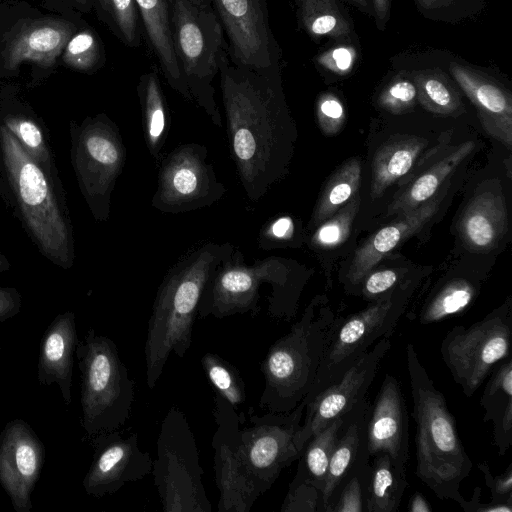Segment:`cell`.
<instances>
[{
  "label": "cell",
  "mask_w": 512,
  "mask_h": 512,
  "mask_svg": "<svg viewBox=\"0 0 512 512\" xmlns=\"http://www.w3.org/2000/svg\"><path fill=\"white\" fill-rule=\"evenodd\" d=\"M512 304L504 302L466 327L456 325L440 345V354L454 382L471 397L493 369L511 357Z\"/></svg>",
  "instance_id": "8fae6325"
},
{
  "label": "cell",
  "mask_w": 512,
  "mask_h": 512,
  "mask_svg": "<svg viewBox=\"0 0 512 512\" xmlns=\"http://www.w3.org/2000/svg\"><path fill=\"white\" fill-rule=\"evenodd\" d=\"M305 400L288 413L258 415L248 410L250 423L240 430V451L244 466L262 495L281 471L301 455L296 436L305 411Z\"/></svg>",
  "instance_id": "5bb4252c"
},
{
  "label": "cell",
  "mask_w": 512,
  "mask_h": 512,
  "mask_svg": "<svg viewBox=\"0 0 512 512\" xmlns=\"http://www.w3.org/2000/svg\"><path fill=\"white\" fill-rule=\"evenodd\" d=\"M234 249L228 242L203 243L182 256L164 276L153 302L144 346L149 389L156 386L172 353L183 358L189 350L205 286Z\"/></svg>",
  "instance_id": "3957f363"
},
{
  "label": "cell",
  "mask_w": 512,
  "mask_h": 512,
  "mask_svg": "<svg viewBox=\"0 0 512 512\" xmlns=\"http://www.w3.org/2000/svg\"><path fill=\"white\" fill-rule=\"evenodd\" d=\"M417 100L423 108L438 115H455L462 110L458 92L448 79L434 70L414 74Z\"/></svg>",
  "instance_id": "74e56055"
},
{
  "label": "cell",
  "mask_w": 512,
  "mask_h": 512,
  "mask_svg": "<svg viewBox=\"0 0 512 512\" xmlns=\"http://www.w3.org/2000/svg\"><path fill=\"white\" fill-rule=\"evenodd\" d=\"M391 345L390 337L380 339L335 383L314 397L304 399L306 402L304 416L296 436V445L301 452L312 435L335 418L346 414L367 397L380 363Z\"/></svg>",
  "instance_id": "e0dca14e"
},
{
  "label": "cell",
  "mask_w": 512,
  "mask_h": 512,
  "mask_svg": "<svg viewBox=\"0 0 512 512\" xmlns=\"http://www.w3.org/2000/svg\"><path fill=\"white\" fill-rule=\"evenodd\" d=\"M0 123L37 163L59 177L49 132L32 111L6 105L0 109Z\"/></svg>",
  "instance_id": "f546056e"
},
{
  "label": "cell",
  "mask_w": 512,
  "mask_h": 512,
  "mask_svg": "<svg viewBox=\"0 0 512 512\" xmlns=\"http://www.w3.org/2000/svg\"><path fill=\"white\" fill-rule=\"evenodd\" d=\"M226 191L208 160L207 148L185 143L162 160L151 206L162 213L192 212L213 205Z\"/></svg>",
  "instance_id": "4fadbf2b"
},
{
  "label": "cell",
  "mask_w": 512,
  "mask_h": 512,
  "mask_svg": "<svg viewBox=\"0 0 512 512\" xmlns=\"http://www.w3.org/2000/svg\"><path fill=\"white\" fill-rule=\"evenodd\" d=\"M101 57L99 42L89 30H83L70 37L64 48V62L77 70H92Z\"/></svg>",
  "instance_id": "b9f144b4"
},
{
  "label": "cell",
  "mask_w": 512,
  "mask_h": 512,
  "mask_svg": "<svg viewBox=\"0 0 512 512\" xmlns=\"http://www.w3.org/2000/svg\"><path fill=\"white\" fill-rule=\"evenodd\" d=\"M295 235V223L290 216H281L267 222L258 235V246L270 250L292 240Z\"/></svg>",
  "instance_id": "7dc6e473"
},
{
  "label": "cell",
  "mask_w": 512,
  "mask_h": 512,
  "mask_svg": "<svg viewBox=\"0 0 512 512\" xmlns=\"http://www.w3.org/2000/svg\"><path fill=\"white\" fill-rule=\"evenodd\" d=\"M78 343L75 314H58L46 328L40 346L37 378L40 385H58L63 402H72V376Z\"/></svg>",
  "instance_id": "7402d4cb"
},
{
  "label": "cell",
  "mask_w": 512,
  "mask_h": 512,
  "mask_svg": "<svg viewBox=\"0 0 512 512\" xmlns=\"http://www.w3.org/2000/svg\"><path fill=\"white\" fill-rule=\"evenodd\" d=\"M44 459V444L26 421L6 423L0 433V484L16 512L32 510V493Z\"/></svg>",
  "instance_id": "d6986e66"
},
{
  "label": "cell",
  "mask_w": 512,
  "mask_h": 512,
  "mask_svg": "<svg viewBox=\"0 0 512 512\" xmlns=\"http://www.w3.org/2000/svg\"><path fill=\"white\" fill-rule=\"evenodd\" d=\"M450 73L475 106L485 131L508 149L512 147V98L496 81L458 63Z\"/></svg>",
  "instance_id": "44dd1931"
},
{
  "label": "cell",
  "mask_w": 512,
  "mask_h": 512,
  "mask_svg": "<svg viewBox=\"0 0 512 512\" xmlns=\"http://www.w3.org/2000/svg\"><path fill=\"white\" fill-rule=\"evenodd\" d=\"M70 156L79 190L94 218L110 217L111 196L123 171L126 148L118 126L107 115L70 124Z\"/></svg>",
  "instance_id": "30bf717a"
},
{
  "label": "cell",
  "mask_w": 512,
  "mask_h": 512,
  "mask_svg": "<svg viewBox=\"0 0 512 512\" xmlns=\"http://www.w3.org/2000/svg\"><path fill=\"white\" fill-rule=\"evenodd\" d=\"M201 364L216 393L235 409L245 402V384L235 366L212 352H207L202 356Z\"/></svg>",
  "instance_id": "f35d334b"
},
{
  "label": "cell",
  "mask_w": 512,
  "mask_h": 512,
  "mask_svg": "<svg viewBox=\"0 0 512 512\" xmlns=\"http://www.w3.org/2000/svg\"><path fill=\"white\" fill-rule=\"evenodd\" d=\"M81 426L88 440L119 430L130 417L135 381L129 377L115 342L90 328L78 341Z\"/></svg>",
  "instance_id": "52a82bcc"
},
{
  "label": "cell",
  "mask_w": 512,
  "mask_h": 512,
  "mask_svg": "<svg viewBox=\"0 0 512 512\" xmlns=\"http://www.w3.org/2000/svg\"><path fill=\"white\" fill-rule=\"evenodd\" d=\"M406 300L394 290L344 319H336L308 400L335 383L368 348L391 337Z\"/></svg>",
  "instance_id": "7c38bea8"
},
{
  "label": "cell",
  "mask_w": 512,
  "mask_h": 512,
  "mask_svg": "<svg viewBox=\"0 0 512 512\" xmlns=\"http://www.w3.org/2000/svg\"><path fill=\"white\" fill-rule=\"evenodd\" d=\"M99 4L101 5V7L107 11L108 13H110V2L109 0H98Z\"/></svg>",
  "instance_id": "91938a15"
},
{
  "label": "cell",
  "mask_w": 512,
  "mask_h": 512,
  "mask_svg": "<svg viewBox=\"0 0 512 512\" xmlns=\"http://www.w3.org/2000/svg\"><path fill=\"white\" fill-rule=\"evenodd\" d=\"M1 351H2V345L0 344V354H1Z\"/></svg>",
  "instance_id": "6125c7cd"
},
{
  "label": "cell",
  "mask_w": 512,
  "mask_h": 512,
  "mask_svg": "<svg viewBox=\"0 0 512 512\" xmlns=\"http://www.w3.org/2000/svg\"><path fill=\"white\" fill-rule=\"evenodd\" d=\"M477 466L483 474L486 486L490 490L491 499L512 498V463L507 466L503 473L496 476L492 474L487 463H478Z\"/></svg>",
  "instance_id": "681fc988"
},
{
  "label": "cell",
  "mask_w": 512,
  "mask_h": 512,
  "mask_svg": "<svg viewBox=\"0 0 512 512\" xmlns=\"http://www.w3.org/2000/svg\"><path fill=\"white\" fill-rule=\"evenodd\" d=\"M216 430L212 438L218 512H248L261 496L250 478L240 451L241 419L221 395H214Z\"/></svg>",
  "instance_id": "2e32d148"
},
{
  "label": "cell",
  "mask_w": 512,
  "mask_h": 512,
  "mask_svg": "<svg viewBox=\"0 0 512 512\" xmlns=\"http://www.w3.org/2000/svg\"><path fill=\"white\" fill-rule=\"evenodd\" d=\"M317 119L324 134L338 133L345 121V110L339 98L332 93L322 94L317 102Z\"/></svg>",
  "instance_id": "bcb514c9"
},
{
  "label": "cell",
  "mask_w": 512,
  "mask_h": 512,
  "mask_svg": "<svg viewBox=\"0 0 512 512\" xmlns=\"http://www.w3.org/2000/svg\"><path fill=\"white\" fill-rule=\"evenodd\" d=\"M137 93L142 110L146 146L150 155L159 160L167 137L168 114L157 74H143L139 79Z\"/></svg>",
  "instance_id": "d6a6232c"
},
{
  "label": "cell",
  "mask_w": 512,
  "mask_h": 512,
  "mask_svg": "<svg viewBox=\"0 0 512 512\" xmlns=\"http://www.w3.org/2000/svg\"><path fill=\"white\" fill-rule=\"evenodd\" d=\"M367 444L370 457L378 452L389 454L398 468L406 471L409 459V416L405 397L398 380L387 373L367 423Z\"/></svg>",
  "instance_id": "ffe728a7"
},
{
  "label": "cell",
  "mask_w": 512,
  "mask_h": 512,
  "mask_svg": "<svg viewBox=\"0 0 512 512\" xmlns=\"http://www.w3.org/2000/svg\"><path fill=\"white\" fill-rule=\"evenodd\" d=\"M408 510L411 512H431L432 508L420 492H415L410 499Z\"/></svg>",
  "instance_id": "9f6ffc18"
},
{
  "label": "cell",
  "mask_w": 512,
  "mask_h": 512,
  "mask_svg": "<svg viewBox=\"0 0 512 512\" xmlns=\"http://www.w3.org/2000/svg\"><path fill=\"white\" fill-rule=\"evenodd\" d=\"M480 487H475L472 499L466 500L460 507L465 512H512V498L494 500L491 499L488 503L481 502Z\"/></svg>",
  "instance_id": "816d5d0a"
},
{
  "label": "cell",
  "mask_w": 512,
  "mask_h": 512,
  "mask_svg": "<svg viewBox=\"0 0 512 512\" xmlns=\"http://www.w3.org/2000/svg\"><path fill=\"white\" fill-rule=\"evenodd\" d=\"M370 460V457H365L352 469L338 490L330 512H365L364 495Z\"/></svg>",
  "instance_id": "60d3db41"
},
{
  "label": "cell",
  "mask_w": 512,
  "mask_h": 512,
  "mask_svg": "<svg viewBox=\"0 0 512 512\" xmlns=\"http://www.w3.org/2000/svg\"><path fill=\"white\" fill-rule=\"evenodd\" d=\"M406 363L415 422V474L436 497L461 506L466 499L460 487L472 470V460L443 393L435 386L412 343L406 346Z\"/></svg>",
  "instance_id": "277c9868"
},
{
  "label": "cell",
  "mask_w": 512,
  "mask_h": 512,
  "mask_svg": "<svg viewBox=\"0 0 512 512\" xmlns=\"http://www.w3.org/2000/svg\"><path fill=\"white\" fill-rule=\"evenodd\" d=\"M22 306L20 292L14 287H0V322L16 316Z\"/></svg>",
  "instance_id": "f5cc1de1"
},
{
  "label": "cell",
  "mask_w": 512,
  "mask_h": 512,
  "mask_svg": "<svg viewBox=\"0 0 512 512\" xmlns=\"http://www.w3.org/2000/svg\"><path fill=\"white\" fill-rule=\"evenodd\" d=\"M0 195L41 255L70 269L73 225L59 177L47 172L0 123Z\"/></svg>",
  "instance_id": "7a4b0ae2"
},
{
  "label": "cell",
  "mask_w": 512,
  "mask_h": 512,
  "mask_svg": "<svg viewBox=\"0 0 512 512\" xmlns=\"http://www.w3.org/2000/svg\"><path fill=\"white\" fill-rule=\"evenodd\" d=\"M74 26L59 19H39L23 25L4 51V64L15 69L23 61H33L43 67L55 64L64 50Z\"/></svg>",
  "instance_id": "d4e9b609"
},
{
  "label": "cell",
  "mask_w": 512,
  "mask_h": 512,
  "mask_svg": "<svg viewBox=\"0 0 512 512\" xmlns=\"http://www.w3.org/2000/svg\"><path fill=\"white\" fill-rule=\"evenodd\" d=\"M77 3H79V0H75Z\"/></svg>",
  "instance_id": "be15d7a7"
},
{
  "label": "cell",
  "mask_w": 512,
  "mask_h": 512,
  "mask_svg": "<svg viewBox=\"0 0 512 512\" xmlns=\"http://www.w3.org/2000/svg\"><path fill=\"white\" fill-rule=\"evenodd\" d=\"M293 266L286 259L270 256L248 264L236 247L207 282L198 305L199 319H217L235 314L256 316L263 285H271L274 297L267 309L274 319L290 320L297 310L296 284Z\"/></svg>",
  "instance_id": "8992f818"
},
{
  "label": "cell",
  "mask_w": 512,
  "mask_h": 512,
  "mask_svg": "<svg viewBox=\"0 0 512 512\" xmlns=\"http://www.w3.org/2000/svg\"><path fill=\"white\" fill-rule=\"evenodd\" d=\"M365 487V512H397L408 487L406 471L396 466L386 452L371 457Z\"/></svg>",
  "instance_id": "4dcf8cb0"
},
{
  "label": "cell",
  "mask_w": 512,
  "mask_h": 512,
  "mask_svg": "<svg viewBox=\"0 0 512 512\" xmlns=\"http://www.w3.org/2000/svg\"><path fill=\"white\" fill-rule=\"evenodd\" d=\"M86 3H87V0H79V4H81V5H86Z\"/></svg>",
  "instance_id": "94428289"
},
{
  "label": "cell",
  "mask_w": 512,
  "mask_h": 512,
  "mask_svg": "<svg viewBox=\"0 0 512 512\" xmlns=\"http://www.w3.org/2000/svg\"><path fill=\"white\" fill-rule=\"evenodd\" d=\"M135 4L167 83L183 98L192 101L176 57L166 1L135 0Z\"/></svg>",
  "instance_id": "4316f807"
},
{
  "label": "cell",
  "mask_w": 512,
  "mask_h": 512,
  "mask_svg": "<svg viewBox=\"0 0 512 512\" xmlns=\"http://www.w3.org/2000/svg\"><path fill=\"white\" fill-rule=\"evenodd\" d=\"M363 12L371 13V8L367 0H348Z\"/></svg>",
  "instance_id": "6f0895ef"
},
{
  "label": "cell",
  "mask_w": 512,
  "mask_h": 512,
  "mask_svg": "<svg viewBox=\"0 0 512 512\" xmlns=\"http://www.w3.org/2000/svg\"><path fill=\"white\" fill-rule=\"evenodd\" d=\"M398 274L391 269H384L368 274L362 282L361 294L366 300H377L394 289Z\"/></svg>",
  "instance_id": "c3c4849f"
},
{
  "label": "cell",
  "mask_w": 512,
  "mask_h": 512,
  "mask_svg": "<svg viewBox=\"0 0 512 512\" xmlns=\"http://www.w3.org/2000/svg\"><path fill=\"white\" fill-rule=\"evenodd\" d=\"M299 23L313 38H345L351 22L336 0H294Z\"/></svg>",
  "instance_id": "d590c367"
},
{
  "label": "cell",
  "mask_w": 512,
  "mask_h": 512,
  "mask_svg": "<svg viewBox=\"0 0 512 512\" xmlns=\"http://www.w3.org/2000/svg\"><path fill=\"white\" fill-rule=\"evenodd\" d=\"M439 199H429L418 208L399 214L392 223L371 235L355 252L346 273L352 287L362 284L369 272L399 243L411 237L435 215Z\"/></svg>",
  "instance_id": "603a6c76"
},
{
  "label": "cell",
  "mask_w": 512,
  "mask_h": 512,
  "mask_svg": "<svg viewBox=\"0 0 512 512\" xmlns=\"http://www.w3.org/2000/svg\"><path fill=\"white\" fill-rule=\"evenodd\" d=\"M370 406L369 399L365 397L345 414V421L332 451L322 490L324 512H330L338 490L357 463L365 457H370L367 444Z\"/></svg>",
  "instance_id": "cb8c5ba5"
},
{
  "label": "cell",
  "mask_w": 512,
  "mask_h": 512,
  "mask_svg": "<svg viewBox=\"0 0 512 512\" xmlns=\"http://www.w3.org/2000/svg\"><path fill=\"white\" fill-rule=\"evenodd\" d=\"M156 446L152 474L163 511L211 512L197 442L178 407L172 406L166 413Z\"/></svg>",
  "instance_id": "9c48e42d"
},
{
  "label": "cell",
  "mask_w": 512,
  "mask_h": 512,
  "mask_svg": "<svg viewBox=\"0 0 512 512\" xmlns=\"http://www.w3.org/2000/svg\"><path fill=\"white\" fill-rule=\"evenodd\" d=\"M418 9L431 18L446 19L462 0H414Z\"/></svg>",
  "instance_id": "db71d44e"
},
{
  "label": "cell",
  "mask_w": 512,
  "mask_h": 512,
  "mask_svg": "<svg viewBox=\"0 0 512 512\" xmlns=\"http://www.w3.org/2000/svg\"><path fill=\"white\" fill-rule=\"evenodd\" d=\"M11 267V264L9 260L6 258V256L0 251V273L5 272L9 270Z\"/></svg>",
  "instance_id": "680465c9"
},
{
  "label": "cell",
  "mask_w": 512,
  "mask_h": 512,
  "mask_svg": "<svg viewBox=\"0 0 512 512\" xmlns=\"http://www.w3.org/2000/svg\"><path fill=\"white\" fill-rule=\"evenodd\" d=\"M356 53L351 47H337L318 57L322 67L340 75L348 73L354 64Z\"/></svg>",
  "instance_id": "f907efd6"
},
{
  "label": "cell",
  "mask_w": 512,
  "mask_h": 512,
  "mask_svg": "<svg viewBox=\"0 0 512 512\" xmlns=\"http://www.w3.org/2000/svg\"><path fill=\"white\" fill-rule=\"evenodd\" d=\"M228 37L230 60L259 72H279V48L265 0H211Z\"/></svg>",
  "instance_id": "9a60e30c"
},
{
  "label": "cell",
  "mask_w": 512,
  "mask_h": 512,
  "mask_svg": "<svg viewBox=\"0 0 512 512\" xmlns=\"http://www.w3.org/2000/svg\"><path fill=\"white\" fill-rule=\"evenodd\" d=\"M172 23L174 49L191 99L221 128L213 82L226 44L211 0H173Z\"/></svg>",
  "instance_id": "ba28073f"
},
{
  "label": "cell",
  "mask_w": 512,
  "mask_h": 512,
  "mask_svg": "<svg viewBox=\"0 0 512 512\" xmlns=\"http://www.w3.org/2000/svg\"><path fill=\"white\" fill-rule=\"evenodd\" d=\"M93 458L83 479L87 495L101 498L152 473L153 461L138 445V434L115 430L89 440Z\"/></svg>",
  "instance_id": "ac0fdd59"
},
{
  "label": "cell",
  "mask_w": 512,
  "mask_h": 512,
  "mask_svg": "<svg viewBox=\"0 0 512 512\" xmlns=\"http://www.w3.org/2000/svg\"><path fill=\"white\" fill-rule=\"evenodd\" d=\"M416 99L414 83L405 79H397L381 92L378 104L392 114H402L414 106Z\"/></svg>",
  "instance_id": "ee69618b"
},
{
  "label": "cell",
  "mask_w": 512,
  "mask_h": 512,
  "mask_svg": "<svg viewBox=\"0 0 512 512\" xmlns=\"http://www.w3.org/2000/svg\"><path fill=\"white\" fill-rule=\"evenodd\" d=\"M231 157L247 198L257 202L286 172L293 123L280 72H259L233 63L224 49L219 65Z\"/></svg>",
  "instance_id": "6da1fadb"
},
{
  "label": "cell",
  "mask_w": 512,
  "mask_h": 512,
  "mask_svg": "<svg viewBox=\"0 0 512 512\" xmlns=\"http://www.w3.org/2000/svg\"><path fill=\"white\" fill-rule=\"evenodd\" d=\"M360 196L356 194L314 232L311 243L321 249L341 245L349 237L352 224L360 207Z\"/></svg>",
  "instance_id": "ab89813d"
},
{
  "label": "cell",
  "mask_w": 512,
  "mask_h": 512,
  "mask_svg": "<svg viewBox=\"0 0 512 512\" xmlns=\"http://www.w3.org/2000/svg\"><path fill=\"white\" fill-rule=\"evenodd\" d=\"M474 146L472 141L462 143L416 178L390 203L387 215L412 211L431 199L443 181L472 152Z\"/></svg>",
  "instance_id": "1f68e13d"
},
{
  "label": "cell",
  "mask_w": 512,
  "mask_h": 512,
  "mask_svg": "<svg viewBox=\"0 0 512 512\" xmlns=\"http://www.w3.org/2000/svg\"><path fill=\"white\" fill-rule=\"evenodd\" d=\"M427 143L424 138L404 135L393 137L379 147L372 162L373 199L381 197L390 185L409 172Z\"/></svg>",
  "instance_id": "f1b7e54d"
},
{
  "label": "cell",
  "mask_w": 512,
  "mask_h": 512,
  "mask_svg": "<svg viewBox=\"0 0 512 512\" xmlns=\"http://www.w3.org/2000/svg\"><path fill=\"white\" fill-rule=\"evenodd\" d=\"M336 317L322 300L312 301L290 330L268 349L260 364L264 389L259 406L288 413L310 392Z\"/></svg>",
  "instance_id": "5b68a950"
},
{
  "label": "cell",
  "mask_w": 512,
  "mask_h": 512,
  "mask_svg": "<svg viewBox=\"0 0 512 512\" xmlns=\"http://www.w3.org/2000/svg\"><path fill=\"white\" fill-rule=\"evenodd\" d=\"M361 183V163L353 158L343 163L327 182L311 220L317 226L352 199Z\"/></svg>",
  "instance_id": "8d00e7d4"
},
{
  "label": "cell",
  "mask_w": 512,
  "mask_h": 512,
  "mask_svg": "<svg viewBox=\"0 0 512 512\" xmlns=\"http://www.w3.org/2000/svg\"><path fill=\"white\" fill-rule=\"evenodd\" d=\"M488 377L480 398L483 421L492 422L494 444L504 456L512 444V358L501 361Z\"/></svg>",
  "instance_id": "83f0119b"
},
{
  "label": "cell",
  "mask_w": 512,
  "mask_h": 512,
  "mask_svg": "<svg viewBox=\"0 0 512 512\" xmlns=\"http://www.w3.org/2000/svg\"><path fill=\"white\" fill-rule=\"evenodd\" d=\"M507 228L505 201L500 194L492 191H484L475 196L459 222V233L464 244L475 252H486L494 248Z\"/></svg>",
  "instance_id": "484cf974"
},
{
  "label": "cell",
  "mask_w": 512,
  "mask_h": 512,
  "mask_svg": "<svg viewBox=\"0 0 512 512\" xmlns=\"http://www.w3.org/2000/svg\"><path fill=\"white\" fill-rule=\"evenodd\" d=\"M113 16L123 41L130 47L138 46L137 7L135 0H109Z\"/></svg>",
  "instance_id": "f6af8a7d"
},
{
  "label": "cell",
  "mask_w": 512,
  "mask_h": 512,
  "mask_svg": "<svg viewBox=\"0 0 512 512\" xmlns=\"http://www.w3.org/2000/svg\"><path fill=\"white\" fill-rule=\"evenodd\" d=\"M345 414L329 422L320 431L311 436L305 444L293 482L308 483L322 493L329 460L341 433Z\"/></svg>",
  "instance_id": "836d02e7"
},
{
  "label": "cell",
  "mask_w": 512,
  "mask_h": 512,
  "mask_svg": "<svg viewBox=\"0 0 512 512\" xmlns=\"http://www.w3.org/2000/svg\"><path fill=\"white\" fill-rule=\"evenodd\" d=\"M477 295V286L464 277H456L445 282L422 306L418 322L429 325L441 322L467 310Z\"/></svg>",
  "instance_id": "e575fe53"
},
{
  "label": "cell",
  "mask_w": 512,
  "mask_h": 512,
  "mask_svg": "<svg viewBox=\"0 0 512 512\" xmlns=\"http://www.w3.org/2000/svg\"><path fill=\"white\" fill-rule=\"evenodd\" d=\"M376 23L383 30L390 16L391 0H372Z\"/></svg>",
  "instance_id": "11a10c76"
},
{
  "label": "cell",
  "mask_w": 512,
  "mask_h": 512,
  "mask_svg": "<svg viewBox=\"0 0 512 512\" xmlns=\"http://www.w3.org/2000/svg\"><path fill=\"white\" fill-rule=\"evenodd\" d=\"M281 512H324L322 493L316 487L291 481Z\"/></svg>",
  "instance_id": "7bdbcfd3"
}]
</instances>
